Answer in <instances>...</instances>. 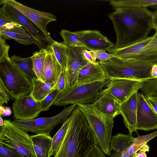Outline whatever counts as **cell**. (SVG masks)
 <instances>
[{
  "label": "cell",
  "mask_w": 157,
  "mask_h": 157,
  "mask_svg": "<svg viewBox=\"0 0 157 157\" xmlns=\"http://www.w3.org/2000/svg\"><path fill=\"white\" fill-rule=\"evenodd\" d=\"M109 2L114 11L108 17L113 24L117 38L112 49L124 48L147 37L153 29V13L147 8L125 6L118 0Z\"/></svg>",
  "instance_id": "cell-1"
},
{
  "label": "cell",
  "mask_w": 157,
  "mask_h": 157,
  "mask_svg": "<svg viewBox=\"0 0 157 157\" xmlns=\"http://www.w3.org/2000/svg\"><path fill=\"white\" fill-rule=\"evenodd\" d=\"M67 132L62 144L54 157H84L97 144L94 134L83 114L76 107L70 115Z\"/></svg>",
  "instance_id": "cell-2"
},
{
  "label": "cell",
  "mask_w": 157,
  "mask_h": 157,
  "mask_svg": "<svg viewBox=\"0 0 157 157\" xmlns=\"http://www.w3.org/2000/svg\"><path fill=\"white\" fill-rule=\"evenodd\" d=\"M99 62L110 79L125 78L144 81L153 78L151 76V70L157 59L114 56L106 62Z\"/></svg>",
  "instance_id": "cell-3"
},
{
  "label": "cell",
  "mask_w": 157,
  "mask_h": 157,
  "mask_svg": "<svg viewBox=\"0 0 157 157\" xmlns=\"http://www.w3.org/2000/svg\"><path fill=\"white\" fill-rule=\"evenodd\" d=\"M0 82L13 100L29 94L33 89L32 81L10 57L0 61Z\"/></svg>",
  "instance_id": "cell-4"
},
{
  "label": "cell",
  "mask_w": 157,
  "mask_h": 157,
  "mask_svg": "<svg viewBox=\"0 0 157 157\" xmlns=\"http://www.w3.org/2000/svg\"><path fill=\"white\" fill-rule=\"evenodd\" d=\"M77 105L90 125L96 139L98 145L105 154L110 155V143L114 118L101 113L91 104Z\"/></svg>",
  "instance_id": "cell-5"
},
{
  "label": "cell",
  "mask_w": 157,
  "mask_h": 157,
  "mask_svg": "<svg viewBox=\"0 0 157 157\" xmlns=\"http://www.w3.org/2000/svg\"><path fill=\"white\" fill-rule=\"evenodd\" d=\"M111 79H107L89 83L75 86L62 93L53 105L65 106L69 104H88L94 102L105 91L106 86Z\"/></svg>",
  "instance_id": "cell-6"
},
{
  "label": "cell",
  "mask_w": 157,
  "mask_h": 157,
  "mask_svg": "<svg viewBox=\"0 0 157 157\" xmlns=\"http://www.w3.org/2000/svg\"><path fill=\"white\" fill-rule=\"evenodd\" d=\"M1 126L0 143L19 153L22 157H37L28 132L14 124L10 120H4Z\"/></svg>",
  "instance_id": "cell-7"
},
{
  "label": "cell",
  "mask_w": 157,
  "mask_h": 157,
  "mask_svg": "<svg viewBox=\"0 0 157 157\" xmlns=\"http://www.w3.org/2000/svg\"><path fill=\"white\" fill-rule=\"evenodd\" d=\"M75 104L65 108L58 114L50 117H40L29 121L14 119L13 122L24 130L35 134L51 135L52 130L60 123H63L73 110L77 107Z\"/></svg>",
  "instance_id": "cell-8"
},
{
  "label": "cell",
  "mask_w": 157,
  "mask_h": 157,
  "mask_svg": "<svg viewBox=\"0 0 157 157\" xmlns=\"http://www.w3.org/2000/svg\"><path fill=\"white\" fill-rule=\"evenodd\" d=\"M2 11L12 20L21 25L35 39V44L40 50L47 49L53 42L48 39L43 32L20 12L6 3L2 4Z\"/></svg>",
  "instance_id": "cell-9"
},
{
  "label": "cell",
  "mask_w": 157,
  "mask_h": 157,
  "mask_svg": "<svg viewBox=\"0 0 157 157\" xmlns=\"http://www.w3.org/2000/svg\"><path fill=\"white\" fill-rule=\"evenodd\" d=\"M3 3L8 4L17 9L38 27L48 39L54 41L46 28L49 23L56 20L55 15L33 9L14 0H1L0 4Z\"/></svg>",
  "instance_id": "cell-10"
},
{
  "label": "cell",
  "mask_w": 157,
  "mask_h": 157,
  "mask_svg": "<svg viewBox=\"0 0 157 157\" xmlns=\"http://www.w3.org/2000/svg\"><path fill=\"white\" fill-rule=\"evenodd\" d=\"M82 47H69L67 49V59L66 70V91L76 85L80 70L89 62L85 58Z\"/></svg>",
  "instance_id": "cell-11"
},
{
  "label": "cell",
  "mask_w": 157,
  "mask_h": 157,
  "mask_svg": "<svg viewBox=\"0 0 157 157\" xmlns=\"http://www.w3.org/2000/svg\"><path fill=\"white\" fill-rule=\"evenodd\" d=\"M12 105L13 117L20 121L36 118L42 112L40 102L36 101L30 94L15 100Z\"/></svg>",
  "instance_id": "cell-12"
},
{
  "label": "cell",
  "mask_w": 157,
  "mask_h": 157,
  "mask_svg": "<svg viewBox=\"0 0 157 157\" xmlns=\"http://www.w3.org/2000/svg\"><path fill=\"white\" fill-rule=\"evenodd\" d=\"M143 81L114 78L110 80L105 89L120 103L127 99L135 91L141 89Z\"/></svg>",
  "instance_id": "cell-13"
},
{
  "label": "cell",
  "mask_w": 157,
  "mask_h": 157,
  "mask_svg": "<svg viewBox=\"0 0 157 157\" xmlns=\"http://www.w3.org/2000/svg\"><path fill=\"white\" fill-rule=\"evenodd\" d=\"M136 129L145 131L157 129V114L148 105L142 93H138Z\"/></svg>",
  "instance_id": "cell-14"
},
{
  "label": "cell",
  "mask_w": 157,
  "mask_h": 157,
  "mask_svg": "<svg viewBox=\"0 0 157 157\" xmlns=\"http://www.w3.org/2000/svg\"><path fill=\"white\" fill-rule=\"evenodd\" d=\"M80 38L86 49L90 51H108L113 48L115 44L99 31L82 30L75 32Z\"/></svg>",
  "instance_id": "cell-15"
},
{
  "label": "cell",
  "mask_w": 157,
  "mask_h": 157,
  "mask_svg": "<svg viewBox=\"0 0 157 157\" xmlns=\"http://www.w3.org/2000/svg\"><path fill=\"white\" fill-rule=\"evenodd\" d=\"M138 91H134L127 99L120 103V114L123 117L125 127L131 134L137 130Z\"/></svg>",
  "instance_id": "cell-16"
},
{
  "label": "cell",
  "mask_w": 157,
  "mask_h": 157,
  "mask_svg": "<svg viewBox=\"0 0 157 157\" xmlns=\"http://www.w3.org/2000/svg\"><path fill=\"white\" fill-rule=\"evenodd\" d=\"M108 78L99 61L95 63L89 62L78 73L75 86L105 80Z\"/></svg>",
  "instance_id": "cell-17"
},
{
  "label": "cell",
  "mask_w": 157,
  "mask_h": 157,
  "mask_svg": "<svg viewBox=\"0 0 157 157\" xmlns=\"http://www.w3.org/2000/svg\"><path fill=\"white\" fill-rule=\"evenodd\" d=\"M92 106L101 113L114 118L120 114V103L106 90Z\"/></svg>",
  "instance_id": "cell-18"
},
{
  "label": "cell",
  "mask_w": 157,
  "mask_h": 157,
  "mask_svg": "<svg viewBox=\"0 0 157 157\" xmlns=\"http://www.w3.org/2000/svg\"><path fill=\"white\" fill-rule=\"evenodd\" d=\"M47 51L43 73L44 82L56 84L62 69L51 47Z\"/></svg>",
  "instance_id": "cell-19"
},
{
  "label": "cell",
  "mask_w": 157,
  "mask_h": 157,
  "mask_svg": "<svg viewBox=\"0 0 157 157\" xmlns=\"http://www.w3.org/2000/svg\"><path fill=\"white\" fill-rule=\"evenodd\" d=\"M0 37L5 40H14L24 45L36 43L35 39L19 24L10 29L0 32Z\"/></svg>",
  "instance_id": "cell-20"
},
{
  "label": "cell",
  "mask_w": 157,
  "mask_h": 157,
  "mask_svg": "<svg viewBox=\"0 0 157 157\" xmlns=\"http://www.w3.org/2000/svg\"><path fill=\"white\" fill-rule=\"evenodd\" d=\"M34 149L37 157H50L52 138L45 134L30 136Z\"/></svg>",
  "instance_id": "cell-21"
},
{
  "label": "cell",
  "mask_w": 157,
  "mask_h": 157,
  "mask_svg": "<svg viewBox=\"0 0 157 157\" xmlns=\"http://www.w3.org/2000/svg\"><path fill=\"white\" fill-rule=\"evenodd\" d=\"M31 81L33 86L30 94L37 101L43 100L55 87V84L43 82L37 78H34Z\"/></svg>",
  "instance_id": "cell-22"
},
{
  "label": "cell",
  "mask_w": 157,
  "mask_h": 157,
  "mask_svg": "<svg viewBox=\"0 0 157 157\" xmlns=\"http://www.w3.org/2000/svg\"><path fill=\"white\" fill-rule=\"evenodd\" d=\"M135 138L130 133L127 135L118 133L112 136L110 143L111 151L121 154L128 153L129 147Z\"/></svg>",
  "instance_id": "cell-23"
},
{
  "label": "cell",
  "mask_w": 157,
  "mask_h": 157,
  "mask_svg": "<svg viewBox=\"0 0 157 157\" xmlns=\"http://www.w3.org/2000/svg\"><path fill=\"white\" fill-rule=\"evenodd\" d=\"M151 41L141 50L124 57L141 59H157V31Z\"/></svg>",
  "instance_id": "cell-24"
},
{
  "label": "cell",
  "mask_w": 157,
  "mask_h": 157,
  "mask_svg": "<svg viewBox=\"0 0 157 157\" xmlns=\"http://www.w3.org/2000/svg\"><path fill=\"white\" fill-rule=\"evenodd\" d=\"M154 36L132 44L122 48L111 49L108 51L114 56L124 57L138 52L142 49L152 40Z\"/></svg>",
  "instance_id": "cell-25"
},
{
  "label": "cell",
  "mask_w": 157,
  "mask_h": 157,
  "mask_svg": "<svg viewBox=\"0 0 157 157\" xmlns=\"http://www.w3.org/2000/svg\"><path fill=\"white\" fill-rule=\"evenodd\" d=\"M10 59L20 67L30 80L37 78L33 70V60L31 56L23 58L19 56L13 55Z\"/></svg>",
  "instance_id": "cell-26"
},
{
  "label": "cell",
  "mask_w": 157,
  "mask_h": 157,
  "mask_svg": "<svg viewBox=\"0 0 157 157\" xmlns=\"http://www.w3.org/2000/svg\"><path fill=\"white\" fill-rule=\"evenodd\" d=\"M47 49H42L34 53L31 56L33 60V70L37 78L44 82L43 76Z\"/></svg>",
  "instance_id": "cell-27"
},
{
  "label": "cell",
  "mask_w": 157,
  "mask_h": 157,
  "mask_svg": "<svg viewBox=\"0 0 157 157\" xmlns=\"http://www.w3.org/2000/svg\"><path fill=\"white\" fill-rule=\"evenodd\" d=\"M69 121V117L52 138L50 157L55 156L61 147L67 132Z\"/></svg>",
  "instance_id": "cell-28"
},
{
  "label": "cell",
  "mask_w": 157,
  "mask_h": 157,
  "mask_svg": "<svg viewBox=\"0 0 157 157\" xmlns=\"http://www.w3.org/2000/svg\"><path fill=\"white\" fill-rule=\"evenodd\" d=\"M51 47L62 70L66 71L68 47L63 42H59L54 40Z\"/></svg>",
  "instance_id": "cell-29"
},
{
  "label": "cell",
  "mask_w": 157,
  "mask_h": 157,
  "mask_svg": "<svg viewBox=\"0 0 157 157\" xmlns=\"http://www.w3.org/2000/svg\"><path fill=\"white\" fill-rule=\"evenodd\" d=\"M157 136V131H155L148 134L138 136L133 140L129 147L128 153L131 157H133L135 153Z\"/></svg>",
  "instance_id": "cell-30"
},
{
  "label": "cell",
  "mask_w": 157,
  "mask_h": 157,
  "mask_svg": "<svg viewBox=\"0 0 157 157\" xmlns=\"http://www.w3.org/2000/svg\"><path fill=\"white\" fill-rule=\"evenodd\" d=\"M59 34L63 38V42L67 47H82L87 49L80 38L75 32L62 29Z\"/></svg>",
  "instance_id": "cell-31"
},
{
  "label": "cell",
  "mask_w": 157,
  "mask_h": 157,
  "mask_svg": "<svg viewBox=\"0 0 157 157\" xmlns=\"http://www.w3.org/2000/svg\"><path fill=\"white\" fill-rule=\"evenodd\" d=\"M141 89L145 97H157V78L149 79L143 82Z\"/></svg>",
  "instance_id": "cell-32"
},
{
  "label": "cell",
  "mask_w": 157,
  "mask_h": 157,
  "mask_svg": "<svg viewBox=\"0 0 157 157\" xmlns=\"http://www.w3.org/2000/svg\"><path fill=\"white\" fill-rule=\"evenodd\" d=\"M62 93L55 87L40 102L41 108L42 111L49 109L52 105Z\"/></svg>",
  "instance_id": "cell-33"
},
{
  "label": "cell",
  "mask_w": 157,
  "mask_h": 157,
  "mask_svg": "<svg viewBox=\"0 0 157 157\" xmlns=\"http://www.w3.org/2000/svg\"><path fill=\"white\" fill-rule=\"evenodd\" d=\"M125 6L136 7L146 8L147 6H157V0H118Z\"/></svg>",
  "instance_id": "cell-34"
},
{
  "label": "cell",
  "mask_w": 157,
  "mask_h": 157,
  "mask_svg": "<svg viewBox=\"0 0 157 157\" xmlns=\"http://www.w3.org/2000/svg\"><path fill=\"white\" fill-rule=\"evenodd\" d=\"M0 157H22L15 150L0 143Z\"/></svg>",
  "instance_id": "cell-35"
},
{
  "label": "cell",
  "mask_w": 157,
  "mask_h": 157,
  "mask_svg": "<svg viewBox=\"0 0 157 157\" xmlns=\"http://www.w3.org/2000/svg\"><path fill=\"white\" fill-rule=\"evenodd\" d=\"M55 88L62 93L66 91V71L62 70L55 86Z\"/></svg>",
  "instance_id": "cell-36"
},
{
  "label": "cell",
  "mask_w": 157,
  "mask_h": 157,
  "mask_svg": "<svg viewBox=\"0 0 157 157\" xmlns=\"http://www.w3.org/2000/svg\"><path fill=\"white\" fill-rule=\"evenodd\" d=\"M10 48L5 40L0 37V61L6 58H10L8 55Z\"/></svg>",
  "instance_id": "cell-37"
},
{
  "label": "cell",
  "mask_w": 157,
  "mask_h": 157,
  "mask_svg": "<svg viewBox=\"0 0 157 157\" xmlns=\"http://www.w3.org/2000/svg\"><path fill=\"white\" fill-rule=\"evenodd\" d=\"M105 154L97 144L89 150L84 157H106Z\"/></svg>",
  "instance_id": "cell-38"
},
{
  "label": "cell",
  "mask_w": 157,
  "mask_h": 157,
  "mask_svg": "<svg viewBox=\"0 0 157 157\" xmlns=\"http://www.w3.org/2000/svg\"><path fill=\"white\" fill-rule=\"evenodd\" d=\"M10 98V95L0 82V105H2L5 103L7 104Z\"/></svg>",
  "instance_id": "cell-39"
},
{
  "label": "cell",
  "mask_w": 157,
  "mask_h": 157,
  "mask_svg": "<svg viewBox=\"0 0 157 157\" xmlns=\"http://www.w3.org/2000/svg\"><path fill=\"white\" fill-rule=\"evenodd\" d=\"M96 58L101 62H106L114 56L109 53H108L104 51H95Z\"/></svg>",
  "instance_id": "cell-40"
},
{
  "label": "cell",
  "mask_w": 157,
  "mask_h": 157,
  "mask_svg": "<svg viewBox=\"0 0 157 157\" xmlns=\"http://www.w3.org/2000/svg\"><path fill=\"white\" fill-rule=\"evenodd\" d=\"M86 59L90 62L95 63L96 62V56L95 51L88 50L85 49L83 51Z\"/></svg>",
  "instance_id": "cell-41"
},
{
  "label": "cell",
  "mask_w": 157,
  "mask_h": 157,
  "mask_svg": "<svg viewBox=\"0 0 157 157\" xmlns=\"http://www.w3.org/2000/svg\"><path fill=\"white\" fill-rule=\"evenodd\" d=\"M146 101L151 108L157 114V97H145Z\"/></svg>",
  "instance_id": "cell-42"
},
{
  "label": "cell",
  "mask_w": 157,
  "mask_h": 157,
  "mask_svg": "<svg viewBox=\"0 0 157 157\" xmlns=\"http://www.w3.org/2000/svg\"><path fill=\"white\" fill-rule=\"evenodd\" d=\"M153 29L157 31V12L153 13Z\"/></svg>",
  "instance_id": "cell-43"
},
{
  "label": "cell",
  "mask_w": 157,
  "mask_h": 157,
  "mask_svg": "<svg viewBox=\"0 0 157 157\" xmlns=\"http://www.w3.org/2000/svg\"><path fill=\"white\" fill-rule=\"evenodd\" d=\"M151 76L153 78H157V65L156 64H155L152 67Z\"/></svg>",
  "instance_id": "cell-44"
},
{
  "label": "cell",
  "mask_w": 157,
  "mask_h": 157,
  "mask_svg": "<svg viewBox=\"0 0 157 157\" xmlns=\"http://www.w3.org/2000/svg\"><path fill=\"white\" fill-rule=\"evenodd\" d=\"M133 157H147L145 152L140 149L134 154Z\"/></svg>",
  "instance_id": "cell-45"
},
{
  "label": "cell",
  "mask_w": 157,
  "mask_h": 157,
  "mask_svg": "<svg viewBox=\"0 0 157 157\" xmlns=\"http://www.w3.org/2000/svg\"><path fill=\"white\" fill-rule=\"evenodd\" d=\"M12 113L10 108L9 107H5V111L3 117L10 115Z\"/></svg>",
  "instance_id": "cell-46"
},
{
  "label": "cell",
  "mask_w": 157,
  "mask_h": 157,
  "mask_svg": "<svg viewBox=\"0 0 157 157\" xmlns=\"http://www.w3.org/2000/svg\"><path fill=\"white\" fill-rule=\"evenodd\" d=\"M5 111V107L2 105H0V115L3 117Z\"/></svg>",
  "instance_id": "cell-47"
},
{
  "label": "cell",
  "mask_w": 157,
  "mask_h": 157,
  "mask_svg": "<svg viewBox=\"0 0 157 157\" xmlns=\"http://www.w3.org/2000/svg\"><path fill=\"white\" fill-rule=\"evenodd\" d=\"M140 149L145 152L148 151H149V147L146 144L143 146Z\"/></svg>",
  "instance_id": "cell-48"
},
{
  "label": "cell",
  "mask_w": 157,
  "mask_h": 157,
  "mask_svg": "<svg viewBox=\"0 0 157 157\" xmlns=\"http://www.w3.org/2000/svg\"><path fill=\"white\" fill-rule=\"evenodd\" d=\"M0 126H2L4 124V120H3L2 116L0 115Z\"/></svg>",
  "instance_id": "cell-49"
},
{
  "label": "cell",
  "mask_w": 157,
  "mask_h": 157,
  "mask_svg": "<svg viewBox=\"0 0 157 157\" xmlns=\"http://www.w3.org/2000/svg\"><path fill=\"white\" fill-rule=\"evenodd\" d=\"M155 11L157 12V10Z\"/></svg>",
  "instance_id": "cell-50"
},
{
  "label": "cell",
  "mask_w": 157,
  "mask_h": 157,
  "mask_svg": "<svg viewBox=\"0 0 157 157\" xmlns=\"http://www.w3.org/2000/svg\"><path fill=\"white\" fill-rule=\"evenodd\" d=\"M156 64L157 65V63H156Z\"/></svg>",
  "instance_id": "cell-51"
},
{
  "label": "cell",
  "mask_w": 157,
  "mask_h": 157,
  "mask_svg": "<svg viewBox=\"0 0 157 157\" xmlns=\"http://www.w3.org/2000/svg\"></svg>",
  "instance_id": "cell-52"
}]
</instances>
